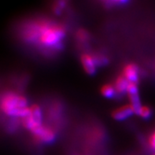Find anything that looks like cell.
<instances>
[{"mask_svg":"<svg viewBox=\"0 0 155 155\" xmlns=\"http://www.w3.org/2000/svg\"><path fill=\"white\" fill-rule=\"evenodd\" d=\"M150 146L153 150L155 151V131L151 135L150 138Z\"/></svg>","mask_w":155,"mask_h":155,"instance_id":"obj_12","label":"cell"},{"mask_svg":"<svg viewBox=\"0 0 155 155\" xmlns=\"http://www.w3.org/2000/svg\"><path fill=\"white\" fill-rule=\"evenodd\" d=\"M19 95L15 94H5L2 98V110L9 116H20L21 118L30 115V110L28 107L20 108L18 105Z\"/></svg>","mask_w":155,"mask_h":155,"instance_id":"obj_1","label":"cell"},{"mask_svg":"<svg viewBox=\"0 0 155 155\" xmlns=\"http://www.w3.org/2000/svg\"><path fill=\"white\" fill-rule=\"evenodd\" d=\"M127 94L130 100L131 106L134 109V112L137 115H139L142 106L141 104L140 98L138 94V88L137 84L129 83L127 88Z\"/></svg>","mask_w":155,"mask_h":155,"instance_id":"obj_3","label":"cell"},{"mask_svg":"<svg viewBox=\"0 0 155 155\" xmlns=\"http://www.w3.org/2000/svg\"><path fill=\"white\" fill-rule=\"evenodd\" d=\"M133 114H134V112L132 106H131V104H128V105L123 106L114 110L111 113V116L114 119L117 120V121H122L132 115Z\"/></svg>","mask_w":155,"mask_h":155,"instance_id":"obj_4","label":"cell"},{"mask_svg":"<svg viewBox=\"0 0 155 155\" xmlns=\"http://www.w3.org/2000/svg\"><path fill=\"white\" fill-rule=\"evenodd\" d=\"M30 131L33 134L35 138L40 142L51 143L55 138V134L51 129L42 125L35 124Z\"/></svg>","mask_w":155,"mask_h":155,"instance_id":"obj_2","label":"cell"},{"mask_svg":"<svg viewBox=\"0 0 155 155\" xmlns=\"http://www.w3.org/2000/svg\"><path fill=\"white\" fill-rule=\"evenodd\" d=\"M129 82L127 81L124 75H121L117 77L116 80L114 83V88H115L116 92L119 94H124V93L127 92V88L129 86Z\"/></svg>","mask_w":155,"mask_h":155,"instance_id":"obj_7","label":"cell"},{"mask_svg":"<svg viewBox=\"0 0 155 155\" xmlns=\"http://www.w3.org/2000/svg\"><path fill=\"white\" fill-rule=\"evenodd\" d=\"M139 116L144 119H147L152 116V110L148 106H142L141 108Z\"/></svg>","mask_w":155,"mask_h":155,"instance_id":"obj_10","label":"cell"},{"mask_svg":"<svg viewBox=\"0 0 155 155\" xmlns=\"http://www.w3.org/2000/svg\"><path fill=\"white\" fill-rule=\"evenodd\" d=\"M115 92L114 86L110 84L104 85L101 88V93L106 98H112L115 94Z\"/></svg>","mask_w":155,"mask_h":155,"instance_id":"obj_9","label":"cell"},{"mask_svg":"<svg viewBox=\"0 0 155 155\" xmlns=\"http://www.w3.org/2000/svg\"><path fill=\"white\" fill-rule=\"evenodd\" d=\"M138 67L134 63L127 64L123 71V75L129 83L137 84L139 80Z\"/></svg>","mask_w":155,"mask_h":155,"instance_id":"obj_5","label":"cell"},{"mask_svg":"<svg viewBox=\"0 0 155 155\" xmlns=\"http://www.w3.org/2000/svg\"><path fill=\"white\" fill-rule=\"evenodd\" d=\"M76 38L79 41L81 42H86L88 39V34L85 30L81 29L77 32Z\"/></svg>","mask_w":155,"mask_h":155,"instance_id":"obj_11","label":"cell"},{"mask_svg":"<svg viewBox=\"0 0 155 155\" xmlns=\"http://www.w3.org/2000/svg\"><path fill=\"white\" fill-rule=\"evenodd\" d=\"M30 116L35 124L41 125V111L38 105L33 104L30 106Z\"/></svg>","mask_w":155,"mask_h":155,"instance_id":"obj_8","label":"cell"},{"mask_svg":"<svg viewBox=\"0 0 155 155\" xmlns=\"http://www.w3.org/2000/svg\"><path fill=\"white\" fill-rule=\"evenodd\" d=\"M81 63L86 73L88 75H94L96 72V63L94 58L88 54H83L81 57Z\"/></svg>","mask_w":155,"mask_h":155,"instance_id":"obj_6","label":"cell"}]
</instances>
